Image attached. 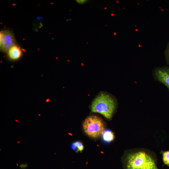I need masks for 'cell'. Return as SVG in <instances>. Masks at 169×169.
<instances>
[{
    "instance_id": "6da1fadb",
    "label": "cell",
    "mask_w": 169,
    "mask_h": 169,
    "mask_svg": "<svg viewBox=\"0 0 169 169\" xmlns=\"http://www.w3.org/2000/svg\"><path fill=\"white\" fill-rule=\"evenodd\" d=\"M116 102L110 95L101 93L96 97L92 103L91 111L102 115L106 118L110 119L116 107Z\"/></svg>"
},
{
    "instance_id": "277c9868",
    "label": "cell",
    "mask_w": 169,
    "mask_h": 169,
    "mask_svg": "<svg viewBox=\"0 0 169 169\" xmlns=\"http://www.w3.org/2000/svg\"><path fill=\"white\" fill-rule=\"evenodd\" d=\"M14 45L15 40L11 32L8 30L1 31L0 33V47L1 50L7 52Z\"/></svg>"
},
{
    "instance_id": "7c38bea8",
    "label": "cell",
    "mask_w": 169,
    "mask_h": 169,
    "mask_svg": "<svg viewBox=\"0 0 169 169\" xmlns=\"http://www.w3.org/2000/svg\"><path fill=\"white\" fill-rule=\"evenodd\" d=\"M18 143H19V142L18 141Z\"/></svg>"
},
{
    "instance_id": "5b68a950",
    "label": "cell",
    "mask_w": 169,
    "mask_h": 169,
    "mask_svg": "<svg viewBox=\"0 0 169 169\" xmlns=\"http://www.w3.org/2000/svg\"><path fill=\"white\" fill-rule=\"evenodd\" d=\"M155 78L169 89V69L159 68L154 72Z\"/></svg>"
},
{
    "instance_id": "3957f363",
    "label": "cell",
    "mask_w": 169,
    "mask_h": 169,
    "mask_svg": "<svg viewBox=\"0 0 169 169\" xmlns=\"http://www.w3.org/2000/svg\"><path fill=\"white\" fill-rule=\"evenodd\" d=\"M83 128L86 135L93 138H97L100 137L105 130L102 120L95 115L87 117L83 123Z\"/></svg>"
},
{
    "instance_id": "8fae6325",
    "label": "cell",
    "mask_w": 169,
    "mask_h": 169,
    "mask_svg": "<svg viewBox=\"0 0 169 169\" xmlns=\"http://www.w3.org/2000/svg\"><path fill=\"white\" fill-rule=\"evenodd\" d=\"M76 2L79 4H83L86 3L87 0H76Z\"/></svg>"
},
{
    "instance_id": "52a82bcc",
    "label": "cell",
    "mask_w": 169,
    "mask_h": 169,
    "mask_svg": "<svg viewBox=\"0 0 169 169\" xmlns=\"http://www.w3.org/2000/svg\"><path fill=\"white\" fill-rule=\"evenodd\" d=\"M101 135L102 140L106 143L112 142L115 138L114 133L110 129L105 130Z\"/></svg>"
},
{
    "instance_id": "9c48e42d",
    "label": "cell",
    "mask_w": 169,
    "mask_h": 169,
    "mask_svg": "<svg viewBox=\"0 0 169 169\" xmlns=\"http://www.w3.org/2000/svg\"><path fill=\"white\" fill-rule=\"evenodd\" d=\"M76 142L77 145L79 152L82 151L84 149V146L82 143L79 141H77Z\"/></svg>"
},
{
    "instance_id": "7a4b0ae2",
    "label": "cell",
    "mask_w": 169,
    "mask_h": 169,
    "mask_svg": "<svg viewBox=\"0 0 169 169\" xmlns=\"http://www.w3.org/2000/svg\"><path fill=\"white\" fill-rule=\"evenodd\" d=\"M127 169H157L153 159L146 153L140 151L128 157Z\"/></svg>"
},
{
    "instance_id": "8992f818",
    "label": "cell",
    "mask_w": 169,
    "mask_h": 169,
    "mask_svg": "<svg viewBox=\"0 0 169 169\" xmlns=\"http://www.w3.org/2000/svg\"><path fill=\"white\" fill-rule=\"evenodd\" d=\"M8 54L9 57L12 59H17L21 56V51L19 47L14 45L9 50Z\"/></svg>"
},
{
    "instance_id": "ba28073f",
    "label": "cell",
    "mask_w": 169,
    "mask_h": 169,
    "mask_svg": "<svg viewBox=\"0 0 169 169\" xmlns=\"http://www.w3.org/2000/svg\"><path fill=\"white\" fill-rule=\"evenodd\" d=\"M163 161L165 164L169 166V151L164 152L162 154Z\"/></svg>"
},
{
    "instance_id": "30bf717a",
    "label": "cell",
    "mask_w": 169,
    "mask_h": 169,
    "mask_svg": "<svg viewBox=\"0 0 169 169\" xmlns=\"http://www.w3.org/2000/svg\"><path fill=\"white\" fill-rule=\"evenodd\" d=\"M71 147L73 150L75 151L76 152H79L76 142H74L71 144Z\"/></svg>"
}]
</instances>
